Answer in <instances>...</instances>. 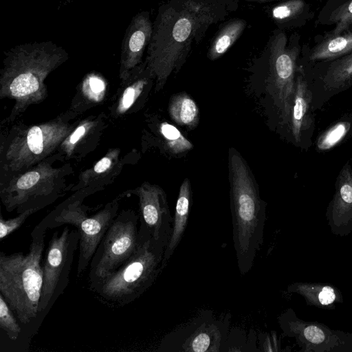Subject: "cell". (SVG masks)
<instances>
[{"label":"cell","instance_id":"obj_1","mask_svg":"<svg viewBox=\"0 0 352 352\" xmlns=\"http://www.w3.org/2000/svg\"><path fill=\"white\" fill-rule=\"evenodd\" d=\"M239 0H168L153 23L144 62L160 91L172 73L185 63L192 44H198L209 27L226 19Z\"/></svg>","mask_w":352,"mask_h":352},{"label":"cell","instance_id":"obj_2","mask_svg":"<svg viewBox=\"0 0 352 352\" xmlns=\"http://www.w3.org/2000/svg\"><path fill=\"white\" fill-rule=\"evenodd\" d=\"M0 69V98L10 99L14 104L10 115L2 121L13 122L31 105L47 96V77L65 63L69 54L52 41L17 45L4 52Z\"/></svg>","mask_w":352,"mask_h":352},{"label":"cell","instance_id":"obj_3","mask_svg":"<svg viewBox=\"0 0 352 352\" xmlns=\"http://www.w3.org/2000/svg\"><path fill=\"white\" fill-rule=\"evenodd\" d=\"M228 159L233 245L239 271L244 276L251 270L263 243L267 204L241 155L230 148Z\"/></svg>","mask_w":352,"mask_h":352},{"label":"cell","instance_id":"obj_4","mask_svg":"<svg viewBox=\"0 0 352 352\" xmlns=\"http://www.w3.org/2000/svg\"><path fill=\"white\" fill-rule=\"evenodd\" d=\"M78 117L68 109L47 122L17 123L2 131L0 177L27 170L56 153L63 140L80 120Z\"/></svg>","mask_w":352,"mask_h":352},{"label":"cell","instance_id":"obj_5","mask_svg":"<svg viewBox=\"0 0 352 352\" xmlns=\"http://www.w3.org/2000/svg\"><path fill=\"white\" fill-rule=\"evenodd\" d=\"M47 229L43 220L33 229L28 254L0 253V294L25 325L38 314L43 283L42 257Z\"/></svg>","mask_w":352,"mask_h":352},{"label":"cell","instance_id":"obj_6","mask_svg":"<svg viewBox=\"0 0 352 352\" xmlns=\"http://www.w3.org/2000/svg\"><path fill=\"white\" fill-rule=\"evenodd\" d=\"M60 161L56 153L27 170L0 177V199L6 210L18 214L32 208L40 210L70 190L73 166L71 162L56 166Z\"/></svg>","mask_w":352,"mask_h":352},{"label":"cell","instance_id":"obj_7","mask_svg":"<svg viewBox=\"0 0 352 352\" xmlns=\"http://www.w3.org/2000/svg\"><path fill=\"white\" fill-rule=\"evenodd\" d=\"M168 241L139 234V245L132 256L89 290L111 308L133 302L153 285L165 268L163 258Z\"/></svg>","mask_w":352,"mask_h":352},{"label":"cell","instance_id":"obj_8","mask_svg":"<svg viewBox=\"0 0 352 352\" xmlns=\"http://www.w3.org/2000/svg\"><path fill=\"white\" fill-rule=\"evenodd\" d=\"M89 195L84 191L75 192L59 204L43 219L48 229L63 225L74 226L79 232V254L76 267L77 277H80L89 266L91 261L110 225L118 214V196L93 214L91 208L83 204Z\"/></svg>","mask_w":352,"mask_h":352},{"label":"cell","instance_id":"obj_9","mask_svg":"<svg viewBox=\"0 0 352 352\" xmlns=\"http://www.w3.org/2000/svg\"><path fill=\"white\" fill-rule=\"evenodd\" d=\"M302 46L300 36L288 38L284 30L273 31L263 51L267 90L272 101L278 123L285 131L289 122L295 82Z\"/></svg>","mask_w":352,"mask_h":352},{"label":"cell","instance_id":"obj_10","mask_svg":"<svg viewBox=\"0 0 352 352\" xmlns=\"http://www.w3.org/2000/svg\"><path fill=\"white\" fill-rule=\"evenodd\" d=\"M139 214L124 209L113 219L89 266L88 288L115 272L129 260L139 245Z\"/></svg>","mask_w":352,"mask_h":352},{"label":"cell","instance_id":"obj_11","mask_svg":"<svg viewBox=\"0 0 352 352\" xmlns=\"http://www.w3.org/2000/svg\"><path fill=\"white\" fill-rule=\"evenodd\" d=\"M231 315L217 318L204 309L192 319L165 335L157 351L223 352L228 336Z\"/></svg>","mask_w":352,"mask_h":352},{"label":"cell","instance_id":"obj_12","mask_svg":"<svg viewBox=\"0 0 352 352\" xmlns=\"http://www.w3.org/2000/svg\"><path fill=\"white\" fill-rule=\"evenodd\" d=\"M79 238L77 229L70 230L67 226L61 232H53L42 263L43 283L38 314L47 308L67 287Z\"/></svg>","mask_w":352,"mask_h":352},{"label":"cell","instance_id":"obj_13","mask_svg":"<svg viewBox=\"0 0 352 352\" xmlns=\"http://www.w3.org/2000/svg\"><path fill=\"white\" fill-rule=\"evenodd\" d=\"M283 335L295 339L303 352H352V333L298 318L292 308L278 317Z\"/></svg>","mask_w":352,"mask_h":352},{"label":"cell","instance_id":"obj_14","mask_svg":"<svg viewBox=\"0 0 352 352\" xmlns=\"http://www.w3.org/2000/svg\"><path fill=\"white\" fill-rule=\"evenodd\" d=\"M302 68L311 92L314 111L352 87V52L336 60Z\"/></svg>","mask_w":352,"mask_h":352},{"label":"cell","instance_id":"obj_15","mask_svg":"<svg viewBox=\"0 0 352 352\" xmlns=\"http://www.w3.org/2000/svg\"><path fill=\"white\" fill-rule=\"evenodd\" d=\"M139 199V234L155 240H168L172 232L171 217L165 191L148 182L130 191Z\"/></svg>","mask_w":352,"mask_h":352},{"label":"cell","instance_id":"obj_16","mask_svg":"<svg viewBox=\"0 0 352 352\" xmlns=\"http://www.w3.org/2000/svg\"><path fill=\"white\" fill-rule=\"evenodd\" d=\"M312 96L305 73L298 64L295 82L289 122L286 133L297 147L308 151L313 144L315 131V111L311 105Z\"/></svg>","mask_w":352,"mask_h":352},{"label":"cell","instance_id":"obj_17","mask_svg":"<svg viewBox=\"0 0 352 352\" xmlns=\"http://www.w3.org/2000/svg\"><path fill=\"white\" fill-rule=\"evenodd\" d=\"M108 126L104 113L80 119L59 146L57 153L60 159L64 162H80L98 146Z\"/></svg>","mask_w":352,"mask_h":352},{"label":"cell","instance_id":"obj_18","mask_svg":"<svg viewBox=\"0 0 352 352\" xmlns=\"http://www.w3.org/2000/svg\"><path fill=\"white\" fill-rule=\"evenodd\" d=\"M325 217L333 234L346 236L352 232V167L349 162L344 164L336 177L335 192Z\"/></svg>","mask_w":352,"mask_h":352},{"label":"cell","instance_id":"obj_19","mask_svg":"<svg viewBox=\"0 0 352 352\" xmlns=\"http://www.w3.org/2000/svg\"><path fill=\"white\" fill-rule=\"evenodd\" d=\"M153 82L144 61L131 69L125 78L120 80V86L112 98L109 107L111 117L121 118L138 110Z\"/></svg>","mask_w":352,"mask_h":352},{"label":"cell","instance_id":"obj_20","mask_svg":"<svg viewBox=\"0 0 352 352\" xmlns=\"http://www.w3.org/2000/svg\"><path fill=\"white\" fill-rule=\"evenodd\" d=\"M153 32L148 11L136 14L126 29L121 45L119 77L125 78L129 72L142 63V57Z\"/></svg>","mask_w":352,"mask_h":352},{"label":"cell","instance_id":"obj_21","mask_svg":"<svg viewBox=\"0 0 352 352\" xmlns=\"http://www.w3.org/2000/svg\"><path fill=\"white\" fill-rule=\"evenodd\" d=\"M121 153L118 148L109 149L91 167L80 173L77 182L72 186L70 190L84 191L90 195L112 184L124 166L132 162L129 153L124 156Z\"/></svg>","mask_w":352,"mask_h":352},{"label":"cell","instance_id":"obj_22","mask_svg":"<svg viewBox=\"0 0 352 352\" xmlns=\"http://www.w3.org/2000/svg\"><path fill=\"white\" fill-rule=\"evenodd\" d=\"M315 45L307 43L301 48L299 62L303 66L310 67L316 63L328 62L345 56L352 52V30L333 34L329 31L314 37Z\"/></svg>","mask_w":352,"mask_h":352},{"label":"cell","instance_id":"obj_23","mask_svg":"<svg viewBox=\"0 0 352 352\" xmlns=\"http://www.w3.org/2000/svg\"><path fill=\"white\" fill-rule=\"evenodd\" d=\"M192 204V189L189 179L182 182L176 201L172 232L166 245L163 265L166 267L186 231Z\"/></svg>","mask_w":352,"mask_h":352},{"label":"cell","instance_id":"obj_24","mask_svg":"<svg viewBox=\"0 0 352 352\" xmlns=\"http://www.w3.org/2000/svg\"><path fill=\"white\" fill-rule=\"evenodd\" d=\"M269 14L282 30L300 28L314 16L311 5L306 0H285L274 5Z\"/></svg>","mask_w":352,"mask_h":352},{"label":"cell","instance_id":"obj_25","mask_svg":"<svg viewBox=\"0 0 352 352\" xmlns=\"http://www.w3.org/2000/svg\"><path fill=\"white\" fill-rule=\"evenodd\" d=\"M287 291L300 295L308 305L320 309H334L343 302L342 292L331 284L296 282L289 285Z\"/></svg>","mask_w":352,"mask_h":352},{"label":"cell","instance_id":"obj_26","mask_svg":"<svg viewBox=\"0 0 352 352\" xmlns=\"http://www.w3.org/2000/svg\"><path fill=\"white\" fill-rule=\"evenodd\" d=\"M107 82L99 73L87 74L77 87L69 110L80 115L104 102L107 94Z\"/></svg>","mask_w":352,"mask_h":352},{"label":"cell","instance_id":"obj_27","mask_svg":"<svg viewBox=\"0 0 352 352\" xmlns=\"http://www.w3.org/2000/svg\"><path fill=\"white\" fill-rule=\"evenodd\" d=\"M316 25H336L329 31L333 34L349 30L352 25V0H327Z\"/></svg>","mask_w":352,"mask_h":352},{"label":"cell","instance_id":"obj_28","mask_svg":"<svg viewBox=\"0 0 352 352\" xmlns=\"http://www.w3.org/2000/svg\"><path fill=\"white\" fill-rule=\"evenodd\" d=\"M168 111L178 125L194 129L199 121V111L195 100L186 92L174 94L169 100Z\"/></svg>","mask_w":352,"mask_h":352},{"label":"cell","instance_id":"obj_29","mask_svg":"<svg viewBox=\"0 0 352 352\" xmlns=\"http://www.w3.org/2000/svg\"><path fill=\"white\" fill-rule=\"evenodd\" d=\"M246 25V21L242 19L228 21L211 43L207 53L208 58L214 60L223 56L240 37Z\"/></svg>","mask_w":352,"mask_h":352},{"label":"cell","instance_id":"obj_30","mask_svg":"<svg viewBox=\"0 0 352 352\" xmlns=\"http://www.w3.org/2000/svg\"><path fill=\"white\" fill-rule=\"evenodd\" d=\"M165 148L173 155L184 153L193 148V144L186 138L174 125L162 122L158 127Z\"/></svg>","mask_w":352,"mask_h":352},{"label":"cell","instance_id":"obj_31","mask_svg":"<svg viewBox=\"0 0 352 352\" xmlns=\"http://www.w3.org/2000/svg\"><path fill=\"white\" fill-rule=\"evenodd\" d=\"M352 128L350 120H343L333 124L324 131L316 140V148L320 151H327L340 144L349 133Z\"/></svg>","mask_w":352,"mask_h":352},{"label":"cell","instance_id":"obj_32","mask_svg":"<svg viewBox=\"0 0 352 352\" xmlns=\"http://www.w3.org/2000/svg\"><path fill=\"white\" fill-rule=\"evenodd\" d=\"M17 318L0 294V327L11 340H16L21 333Z\"/></svg>","mask_w":352,"mask_h":352},{"label":"cell","instance_id":"obj_33","mask_svg":"<svg viewBox=\"0 0 352 352\" xmlns=\"http://www.w3.org/2000/svg\"><path fill=\"white\" fill-rule=\"evenodd\" d=\"M38 211L37 209H29L14 218L4 219L2 214L0 215V240L10 235L12 232L19 228L25 220L33 213Z\"/></svg>","mask_w":352,"mask_h":352},{"label":"cell","instance_id":"obj_34","mask_svg":"<svg viewBox=\"0 0 352 352\" xmlns=\"http://www.w3.org/2000/svg\"><path fill=\"white\" fill-rule=\"evenodd\" d=\"M259 336L261 349L263 351H279L280 344L277 339L275 331H272L271 334H261Z\"/></svg>","mask_w":352,"mask_h":352},{"label":"cell","instance_id":"obj_35","mask_svg":"<svg viewBox=\"0 0 352 352\" xmlns=\"http://www.w3.org/2000/svg\"><path fill=\"white\" fill-rule=\"evenodd\" d=\"M250 1H270V0H246Z\"/></svg>","mask_w":352,"mask_h":352},{"label":"cell","instance_id":"obj_36","mask_svg":"<svg viewBox=\"0 0 352 352\" xmlns=\"http://www.w3.org/2000/svg\"><path fill=\"white\" fill-rule=\"evenodd\" d=\"M350 30H352V25H351V28H350Z\"/></svg>","mask_w":352,"mask_h":352}]
</instances>
